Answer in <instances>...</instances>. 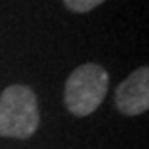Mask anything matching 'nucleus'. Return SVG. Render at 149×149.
<instances>
[{
    "label": "nucleus",
    "mask_w": 149,
    "mask_h": 149,
    "mask_svg": "<svg viewBox=\"0 0 149 149\" xmlns=\"http://www.w3.org/2000/svg\"><path fill=\"white\" fill-rule=\"evenodd\" d=\"M104 0H63V4L67 6V9L74 13H88L97 6H101Z\"/></svg>",
    "instance_id": "4"
},
{
    "label": "nucleus",
    "mask_w": 149,
    "mask_h": 149,
    "mask_svg": "<svg viewBox=\"0 0 149 149\" xmlns=\"http://www.w3.org/2000/svg\"><path fill=\"white\" fill-rule=\"evenodd\" d=\"M115 104L124 115H140L149 108V68L142 67L126 77L115 93Z\"/></svg>",
    "instance_id": "3"
},
{
    "label": "nucleus",
    "mask_w": 149,
    "mask_h": 149,
    "mask_svg": "<svg viewBox=\"0 0 149 149\" xmlns=\"http://www.w3.org/2000/svg\"><path fill=\"white\" fill-rule=\"evenodd\" d=\"M40 126L36 93L22 84L7 86L0 95V136L29 138Z\"/></svg>",
    "instance_id": "1"
},
{
    "label": "nucleus",
    "mask_w": 149,
    "mask_h": 149,
    "mask_svg": "<svg viewBox=\"0 0 149 149\" xmlns=\"http://www.w3.org/2000/svg\"><path fill=\"white\" fill-rule=\"evenodd\" d=\"M108 72L95 63H84L65 83V104L72 115L86 117L101 106L108 92Z\"/></svg>",
    "instance_id": "2"
}]
</instances>
